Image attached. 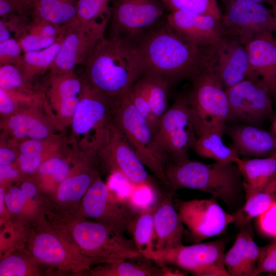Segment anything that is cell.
Returning a JSON list of instances; mask_svg holds the SVG:
<instances>
[{
	"label": "cell",
	"mask_w": 276,
	"mask_h": 276,
	"mask_svg": "<svg viewBox=\"0 0 276 276\" xmlns=\"http://www.w3.org/2000/svg\"><path fill=\"white\" fill-rule=\"evenodd\" d=\"M141 55L144 74H154L171 83L191 79L205 71L214 54L216 44L198 47L180 38L167 21L154 26L134 40Z\"/></svg>",
	"instance_id": "cell-1"
},
{
	"label": "cell",
	"mask_w": 276,
	"mask_h": 276,
	"mask_svg": "<svg viewBox=\"0 0 276 276\" xmlns=\"http://www.w3.org/2000/svg\"><path fill=\"white\" fill-rule=\"evenodd\" d=\"M85 63L88 82L111 100L127 93L144 72L143 59L134 40L104 38Z\"/></svg>",
	"instance_id": "cell-2"
},
{
	"label": "cell",
	"mask_w": 276,
	"mask_h": 276,
	"mask_svg": "<svg viewBox=\"0 0 276 276\" xmlns=\"http://www.w3.org/2000/svg\"><path fill=\"white\" fill-rule=\"evenodd\" d=\"M57 213L49 214L47 220L66 232L82 252L98 263L143 257L133 239L101 223L88 220L78 210Z\"/></svg>",
	"instance_id": "cell-3"
},
{
	"label": "cell",
	"mask_w": 276,
	"mask_h": 276,
	"mask_svg": "<svg viewBox=\"0 0 276 276\" xmlns=\"http://www.w3.org/2000/svg\"><path fill=\"white\" fill-rule=\"evenodd\" d=\"M165 174L172 193L180 189L197 190L220 199L229 206L240 200L244 191L236 164H206L189 159L170 164Z\"/></svg>",
	"instance_id": "cell-4"
},
{
	"label": "cell",
	"mask_w": 276,
	"mask_h": 276,
	"mask_svg": "<svg viewBox=\"0 0 276 276\" xmlns=\"http://www.w3.org/2000/svg\"><path fill=\"white\" fill-rule=\"evenodd\" d=\"M24 235V250L39 264L62 272L79 274L90 270L97 261L84 255L64 230L55 227L43 217Z\"/></svg>",
	"instance_id": "cell-5"
},
{
	"label": "cell",
	"mask_w": 276,
	"mask_h": 276,
	"mask_svg": "<svg viewBox=\"0 0 276 276\" xmlns=\"http://www.w3.org/2000/svg\"><path fill=\"white\" fill-rule=\"evenodd\" d=\"M111 117L144 165L170 191L163 167L165 154L158 143L155 129L136 109L128 93L111 100Z\"/></svg>",
	"instance_id": "cell-6"
},
{
	"label": "cell",
	"mask_w": 276,
	"mask_h": 276,
	"mask_svg": "<svg viewBox=\"0 0 276 276\" xmlns=\"http://www.w3.org/2000/svg\"><path fill=\"white\" fill-rule=\"evenodd\" d=\"M192 81L186 97L197 138L210 132L223 135L228 113L225 89L210 66Z\"/></svg>",
	"instance_id": "cell-7"
},
{
	"label": "cell",
	"mask_w": 276,
	"mask_h": 276,
	"mask_svg": "<svg viewBox=\"0 0 276 276\" xmlns=\"http://www.w3.org/2000/svg\"><path fill=\"white\" fill-rule=\"evenodd\" d=\"M111 100L87 82L70 126L82 154L97 156L111 121Z\"/></svg>",
	"instance_id": "cell-8"
},
{
	"label": "cell",
	"mask_w": 276,
	"mask_h": 276,
	"mask_svg": "<svg viewBox=\"0 0 276 276\" xmlns=\"http://www.w3.org/2000/svg\"><path fill=\"white\" fill-rule=\"evenodd\" d=\"M224 3L220 20L222 35L238 38L246 45L252 39L273 36L272 10L252 0H231Z\"/></svg>",
	"instance_id": "cell-9"
},
{
	"label": "cell",
	"mask_w": 276,
	"mask_h": 276,
	"mask_svg": "<svg viewBox=\"0 0 276 276\" xmlns=\"http://www.w3.org/2000/svg\"><path fill=\"white\" fill-rule=\"evenodd\" d=\"M155 133L165 154L173 162L189 159L197 136L186 96L177 98L156 124Z\"/></svg>",
	"instance_id": "cell-10"
},
{
	"label": "cell",
	"mask_w": 276,
	"mask_h": 276,
	"mask_svg": "<svg viewBox=\"0 0 276 276\" xmlns=\"http://www.w3.org/2000/svg\"><path fill=\"white\" fill-rule=\"evenodd\" d=\"M110 16L86 22L75 20L63 26L65 33L60 50L50 70L53 74L75 71L85 62L104 34Z\"/></svg>",
	"instance_id": "cell-11"
},
{
	"label": "cell",
	"mask_w": 276,
	"mask_h": 276,
	"mask_svg": "<svg viewBox=\"0 0 276 276\" xmlns=\"http://www.w3.org/2000/svg\"><path fill=\"white\" fill-rule=\"evenodd\" d=\"M129 204L117 198L99 175L80 201L78 210L85 218L94 219L124 234L130 233L137 215Z\"/></svg>",
	"instance_id": "cell-12"
},
{
	"label": "cell",
	"mask_w": 276,
	"mask_h": 276,
	"mask_svg": "<svg viewBox=\"0 0 276 276\" xmlns=\"http://www.w3.org/2000/svg\"><path fill=\"white\" fill-rule=\"evenodd\" d=\"M97 157L110 172L121 175L135 188H152L145 166L112 119Z\"/></svg>",
	"instance_id": "cell-13"
},
{
	"label": "cell",
	"mask_w": 276,
	"mask_h": 276,
	"mask_svg": "<svg viewBox=\"0 0 276 276\" xmlns=\"http://www.w3.org/2000/svg\"><path fill=\"white\" fill-rule=\"evenodd\" d=\"M227 123L260 127L273 114L271 94L260 79L246 80L227 88Z\"/></svg>",
	"instance_id": "cell-14"
},
{
	"label": "cell",
	"mask_w": 276,
	"mask_h": 276,
	"mask_svg": "<svg viewBox=\"0 0 276 276\" xmlns=\"http://www.w3.org/2000/svg\"><path fill=\"white\" fill-rule=\"evenodd\" d=\"M88 81L75 71L51 73L45 91L43 104L48 116L58 130L70 126Z\"/></svg>",
	"instance_id": "cell-15"
},
{
	"label": "cell",
	"mask_w": 276,
	"mask_h": 276,
	"mask_svg": "<svg viewBox=\"0 0 276 276\" xmlns=\"http://www.w3.org/2000/svg\"><path fill=\"white\" fill-rule=\"evenodd\" d=\"M165 8L161 0H113L111 38L134 40L158 22Z\"/></svg>",
	"instance_id": "cell-16"
},
{
	"label": "cell",
	"mask_w": 276,
	"mask_h": 276,
	"mask_svg": "<svg viewBox=\"0 0 276 276\" xmlns=\"http://www.w3.org/2000/svg\"><path fill=\"white\" fill-rule=\"evenodd\" d=\"M209 66L224 89L244 80L260 79L250 64L245 45L234 37L222 36Z\"/></svg>",
	"instance_id": "cell-17"
},
{
	"label": "cell",
	"mask_w": 276,
	"mask_h": 276,
	"mask_svg": "<svg viewBox=\"0 0 276 276\" xmlns=\"http://www.w3.org/2000/svg\"><path fill=\"white\" fill-rule=\"evenodd\" d=\"M178 213L183 224L199 241L223 234L234 221L233 214L224 211L214 197L181 201Z\"/></svg>",
	"instance_id": "cell-18"
},
{
	"label": "cell",
	"mask_w": 276,
	"mask_h": 276,
	"mask_svg": "<svg viewBox=\"0 0 276 276\" xmlns=\"http://www.w3.org/2000/svg\"><path fill=\"white\" fill-rule=\"evenodd\" d=\"M225 241L183 245L159 255L155 262L159 265L172 264L199 276L205 269L217 265H224L223 256Z\"/></svg>",
	"instance_id": "cell-19"
},
{
	"label": "cell",
	"mask_w": 276,
	"mask_h": 276,
	"mask_svg": "<svg viewBox=\"0 0 276 276\" xmlns=\"http://www.w3.org/2000/svg\"><path fill=\"white\" fill-rule=\"evenodd\" d=\"M166 21L180 38L194 45L216 44L222 36L220 20L210 16L174 11Z\"/></svg>",
	"instance_id": "cell-20"
},
{
	"label": "cell",
	"mask_w": 276,
	"mask_h": 276,
	"mask_svg": "<svg viewBox=\"0 0 276 276\" xmlns=\"http://www.w3.org/2000/svg\"><path fill=\"white\" fill-rule=\"evenodd\" d=\"M43 99L20 109L3 118L1 127L6 134L19 142L26 140H44L55 136L56 128L50 118L45 117L37 108ZM57 129V128H56Z\"/></svg>",
	"instance_id": "cell-21"
},
{
	"label": "cell",
	"mask_w": 276,
	"mask_h": 276,
	"mask_svg": "<svg viewBox=\"0 0 276 276\" xmlns=\"http://www.w3.org/2000/svg\"><path fill=\"white\" fill-rule=\"evenodd\" d=\"M153 220L155 261L160 254L183 245V224L175 209L171 192L155 205Z\"/></svg>",
	"instance_id": "cell-22"
},
{
	"label": "cell",
	"mask_w": 276,
	"mask_h": 276,
	"mask_svg": "<svg viewBox=\"0 0 276 276\" xmlns=\"http://www.w3.org/2000/svg\"><path fill=\"white\" fill-rule=\"evenodd\" d=\"M231 139L239 155L245 157H264L276 151V137L271 131L260 127L232 123L226 125L224 134Z\"/></svg>",
	"instance_id": "cell-23"
},
{
	"label": "cell",
	"mask_w": 276,
	"mask_h": 276,
	"mask_svg": "<svg viewBox=\"0 0 276 276\" xmlns=\"http://www.w3.org/2000/svg\"><path fill=\"white\" fill-rule=\"evenodd\" d=\"M96 158H90L80 168L77 167L57 188L55 201L61 207L58 211L78 209L75 204L80 203L90 185L99 175L94 164Z\"/></svg>",
	"instance_id": "cell-24"
},
{
	"label": "cell",
	"mask_w": 276,
	"mask_h": 276,
	"mask_svg": "<svg viewBox=\"0 0 276 276\" xmlns=\"http://www.w3.org/2000/svg\"><path fill=\"white\" fill-rule=\"evenodd\" d=\"M245 47L250 64L260 79L273 95L276 88V41L273 36L256 38Z\"/></svg>",
	"instance_id": "cell-25"
},
{
	"label": "cell",
	"mask_w": 276,
	"mask_h": 276,
	"mask_svg": "<svg viewBox=\"0 0 276 276\" xmlns=\"http://www.w3.org/2000/svg\"><path fill=\"white\" fill-rule=\"evenodd\" d=\"M235 164L242 175L247 200L261 191L276 175V151L264 157H239Z\"/></svg>",
	"instance_id": "cell-26"
},
{
	"label": "cell",
	"mask_w": 276,
	"mask_h": 276,
	"mask_svg": "<svg viewBox=\"0 0 276 276\" xmlns=\"http://www.w3.org/2000/svg\"><path fill=\"white\" fill-rule=\"evenodd\" d=\"M61 143L56 135L44 140L16 141V165L21 173L28 175L36 173L43 161L59 151Z\"/></svg>",
	"instance_id": "cell-27"
},
{
	"label": "cell",
	"mask_w": 276,
	"mask_h": 276,
	"mask_svg": "<svg viewBox=\"0 0 276 276\" xmlns=\"http://www.w3.org/2000/svg\"><path fill=\"white\" fill-rule=\"evenodd\" d=\"M276 202V175L259 192L246 200L244 205L233 214L234 221L240 227L248 225Z\"/></svg>",
	"instance_id": "cell-28"
},
{
	"label": "cell",
	"mask_w": 276,
	"mask_h": 276,
	"mask_svg": "<svg viewBox=\"0 0 276 276\" xmlns=\"http://www.w3.org/2000/svg\"><path fill=\"white\" fill-rule=\"evenodd\" d=\"M78 0H39L32 18L43 19L61 27L75 20Z\"/></svg>",
	"instance_id": "cell-29"
},
{
	"label": "cell",
	"mask_w": 276,
	"mask_h": 276,
	"mask_svg": "<svg viewBox=\"0 0 276 276\" xmlns=\"http://www.w3.org/2000/svg\"><path fill=\"white\" fill-rule=\"evenodd\" d=\"M147 95L155 123L168 108L171 82L166 78L154 74H143L140 78Z\"/></svg>",
	"instance_id": "cell-30"
},
{
	"label": "cell",
	"mask_w": 276,
	"mask_h": 276,
	"mask_svg": "<svg viewBox=\"0 0 276 276\" xmlns=\"http://www.w3.org/2000/svg\"><path fill=\"white\" fill-rule=\"evenodd\" d=\"M155 207V205H153L137 214L130 231L136 248L142 256L153 261L155 258L153 247Z\"/></svg>",
	"instance_id": "cell-31"
},
{
	"label": "cell",
	"mask_w": 276,
	"mask_h": 276,
	"mask_svg": "<svg viewBox=\"0 0 276 276\" xmlns=\"http://www.w3.org/2000/svg\"><path fill=\"white\" fill-rule=\"evenodd\" d=\"M222 136L216 132L203 134L197 138L193 150L199 156L216 162L235 164L239 154L233 145L224 144Z\"/></svg>",
	"instance_id": "cell-32"
},
{
	"label": "cell",
	"mask_w": 276,
	"mask_h": 276,
	"mask_svg": "<svg viewBox=\"0 0 276 276\" xmlns=\"http://www.w3.org/2000/svg\"><path fill=\"white\" fill-rule=\"evenodd\" d=\"M4 191L5 206L12 215L27 214V211L31 210V206L37 207L38 188L31 179L24 180L19 182V186H12L7 191Z\"/></svg>",
	"instance_id": "cell-33"
},
{
	"label": "cell",
	"mask_w": 276,
	"mask_h": 276,
	"mask_svg": "<svg viewBox=\"0 0 276 276\" xmlns=\"http://www.w3.org/2000/svg\"><path fill=\"white\" fill-rule=\"evenodd\" d=\"M120 260L105 263L89 270L93 276H164L166 269L157 268L144 264Z\"/></svg>",
	"instance_id": "cell-34"
},
{
	"label": "cell",
	"mask_w": 276,
	"mask_h": 276,
	"mask_svg": "<svg viewBox=\"0 0 276 276\" xmlns=\"http://www.w3.org/2000/svg\"><path fill=\"white\" fill-rule=\"evenodd\" d=\"M63 27L62 32L52 45L41 50L24 53L21 69L30 81L35 76L50 68L60 50L64 37L65 29Z\"/></svg>",
	"instance_id": "cell-35"
},
{
	"label": "cell",
	"mask_w": 276,
	"mask_h": 276,
	"mask_svg": "<svg viewBox=\"0 0 276 276\" xmlns=\"http://www.w3.org/2000/svg\"><path fill=\"white\" fill-rule=\"evenodd\" d=\"M249 225L241 226L233 245L224 253L223 263L229 276H246L247 241L251 234Z\"/></svg>",
	"instance_id": "cell-36"
},
{
	"label": "cell",
	"mask_w": 276,
	"mask_h": 276,
	"mask_svg": "<svg viewBox=\"0 0 276 276\" xmlns=\"http://www.w3.org/2000/svg\"><path fill=\"white\" fill-rule=\"evenodd\" d=\"M22 254H9L1 260V276L40 275L39 264L26 251Z\"/></svg>",
	"instance_id": "cell-37"
},
{
	"label": "cell",
	"mask_w": 276,
	"mask_h": 276,
	"mask_svg": "<svg viewBox=\"0 0 276 276\" xmlns=\"http://www.w3.org/2000/svg\"><path fill=\"white\" fill-rule=\"evenodd\" d=\"M165 8L208 15L220 20L222 12L217 0H161Z\"/></svg>",
	"instance_id": "cell-38"
},
{
	"label": "cell",
	"mask_w": 276,
	"mask_h": 276,
	"mask_svg": "<svg viewBox=\"0 0 276 276\" xmlns=\"http://www.w3.org/2000/svg\"><path fill=\"white\" fill-rule=\"evenodd\" d=\"M29 82L19 67L13 64L0 65V88L28 94L36 93Z\"/></svg>",
	"instance_id": "cell-39"
},
{
	"label": "cell",
	"mask_w": 276,
	"mask_h": 276,
	"mask_svg": "<svg viewBox=\"0 0 276 276\" xmlns=\"http://www.w3.org/2000/svg\"><path fill=\"white\" fill-rule=\"evenodd\" d=\"M113 0H78L75 20L86 22L111 16L109 3Z\"/></svg>",
	"instance_id": "cell-40"
},
{
	"label": "cell",
	"mask_w": 276,
	"mask_h": 276,
	"mask_svg": "<svg viewBox=\"0 0 276 276\" xmlns=\"http://www.w3.org/2000/svg\"><path fill=\"white\" fill-rule=\"evenodd\" d=\"M128 94L131 101L137 111L155 129V123L148 97L140 79L132 86Z\"/></svg>",
	"instance_id": "cell-41"
},
{
	"label": "cell",
	"mask_w": 276,
	"mask_h": 276,
	"mask_svg": "<svg viewBox=\"0 0 276 276\" xmlns=\"http://www.w3.org/2000/svg\"><path fill=\"white\" fill-rule=\"evenodd\" d=\"M24 52L17 39L0 42V65L13 64L21 67Z\"/></svg>",
	"instance_id": "cell-42"
},
{
	"label": "cell",
	"mask_w": 276,
	"mask_h": 276,
	"mask_svg": "<svg viewBox=\"0 0 276 276\" xmlns=\"http://www.w3.org/2000/svg\"><path fill=\"white\" fill-rule=\"evenodd\" d=\"M266 272L276 274V238L268 245L260 247L253 276Z\"/></svg>",
	"instance_id": "cell-43"
},
{
	"label": "cell",
	"mask_w": 276,
	"mask_h": 276,
	"mask_svg": "<svg viewBox=\"0 0 276 276\" xmlns=\"http://www.w3.org/2000/svg\"><path fill=\"white\" fill-rule=\"evenodd\" d=\"M63 30V26L43 19L32 18L24 33L44 37H57Z\"/></svg>",
	"instance_id": "cell-44"
},
{
	"label": "cell",
	"mask_w": 276,
	"mask_h": 276,
	"mask_svg": "<svg viewBox=\"0 0 276 276\" xmlns=\"http://www.w3.org/2000/svg\"><path fill=\"white\" fill-rule=\"evenodd\" d=\"M59 36L57 37H44L24 33L17 39L24 53H25L39 51L47 48L54 44Z\"/></svg>",
	"instance_id": "cell-45"
},
{
	"label": "cell",
	"mask_w": 276,
	"mask_h": 276,
	"mask_svg": "<svg viewBox=\"0 0 276 276\" xmlns=\"http://www.w3.org/2000/svg\"><path fill=\"white\" fill-rule=\"evenodd\" d=\"M258 217L261 232L268 237L276 238V202Z\"/></svg>",
	"instance_id": "cell-46"
},
{
	"label": "cell",
	"mask_w": 276,
	"mask_h": 276,
	"mask_svg": "<svg viewBox=\"0 0 276 276\" xmlns=\"http://www.w3.org/2000/svg\"><path fill=\"white\" fill-rule=\"evenodd\" d=\"M152 188L142 187L136 188L129 197V204L135 210L136 208L141 211L145 210L152 204Z\"/></svg>",
	"instance_id": "cell-47"
},
{
	"label": "cell",
	"mask_w": 276,
	"mask_h": 276,
	"mask_svg": "<svg viewBox=\"0 0 276 276\" xmlns=\"http://www.w3.org/2000/svg\"><path fill=\"white\" fill-rule=\"evenodd\" d=\"M10 144L1 143L0 166L15 165L17 163L16 142L12 140Z\"/></svg>",
	"instance_id": "cell-48"
},
{
	"label": "cell",
	"mask_w": 276,
	"mask_h": 276,
	"mask_svg": "<svg viewBox=\"0 0 276 276\" xmlns=\"http://www.w3.org/2000/svg\"><path fill=\"white\" fill-rule=\"evenodd\" d=\"M22 173L16 164L0 166V181L3 186L20 179Z\"/></svg>",
	"instance_id": "cell-49"
},
{
	"label": "cell",
	"mask_w": 276,
	"mask_h": 276,
	"mask_svg": "<svg viewBox=\"0 0 276 276\" xmlns=\"http://www.w3.org/2000/svg\"><path fill=\"white\" fill-rule=\"evenodd\" d=\"M12 33L6 24L0 20V42L13 38L11 36Z\"/></svg>",
	"instance_id": "cell-50"
},
{
	"label": "cell",
	"mask_w": 276,
	"mask_h": 276,
	"mask_svg": "<svg viewBox=\"0 0 276 276\" xmlns=\"http://www.w3.org/2000/svg\"><path fill=\"white\" fill-rule=\"evenodd\" d=\"M32 10L39 0H22Z\"/></svg>",
	"instance_id": "cell-51"
},
{
	"label": "cell",
	"mask_w": 276,
	"mask_h": 276,
	"mask_svg": "<svg viewBox=\"0 0 276 276\" xmlns=\"http://www.w3.org/2000/svg\"><path fill=\"white\" fill-rule=\"evenodd\" d=\"M271 131L276 137V114H275L272 118L271 126Z\"/></svg>",
	"instance_id": "cell-52"
},
{
	"label": "cell",
	"mask_w": 276,
	"mask_h": 276,
	"mask_svg": "<svg viewBox=\"0 0 276 276\" xmlns=\"http://www.w3.org/2000/svg\"><path fill=\"white\" fill-rule=\"evenodd\" d=\"M221 1L223 2V3H224V2H226L231 0H221ZM252 1H256V2H260L263 4L264 3H266L270 5L271 6H272L275 3V2H276V0H252Z\"/></svg>",
	"instance_id": "cell-53"
},
{
	"label": "cell",
	"mask_w": 276,
	"mask_h": 276,
	"mask_svg": "<svg viewBox=\"0 0 276 276\" xmlns=\"http://www.w3.org/2000/svg\"><path fill=\"white\" fill-rule=\"evenodd\" d=\"M272 7V14L274 18V32L276 33V2L274 4ZM275 38V40L276 41V37Z\"/></svg>",
	"instance_id": "cell-54"
},
{
	"label": "cell",
	"mask_w": 276,
	"mask_h": 276,
	"mask_svg": "<svg viewBox=\"0 0 276 276\" xmlns=\"http://www.w3.org/2000/svg\"><path fill=\"white\" fill-rule=\"evenodd\" d=\"M273 95L275 96V98H276V88L274 91V93H273Z\"/></svg>",
	"instance_id": "cell-55"
}]
</instances>
